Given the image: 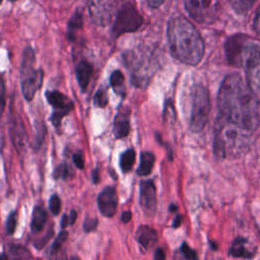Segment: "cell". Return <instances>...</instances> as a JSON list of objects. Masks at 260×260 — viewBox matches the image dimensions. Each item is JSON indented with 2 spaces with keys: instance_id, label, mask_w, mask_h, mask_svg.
Segmentation results:
<instances>
[{
  "instance_id": "cell-40",
  "label": "cell",
  "mask_w": 260,
  "mask_h": 260,
  "mask_svg": "<svg viewBox=\"0 0 260 260\" xmlns=\"http://www.w3.org/2000/svg\"><path fill=\"white\" fill-rule=\"evenodd\" d=\"M130 219H131V213H130V211H125V212H123V214H122V220H123L124 222H128Z\"/></svg>"
},
{
  "instance_id": "cell-41",
  "label": "cell",
  "mask_w": 260,
  "mask_h": 260,
  "mask_svg": "<svg viewBox=\"0 0 260 260\" xmlns=\"http://www.w3.org/2000/svg\"><path fill=\"white\" fill-rule=\"evenodd\" d=\"M165 253L162 252L161 249H157L156 250V253H155V258L156 259H165Z\"/></svg>"
},
{
  "instance_id": "cell-39",
  "label": "cell",
  "mask_w": 260,
  "mask_h": 260,
  "mask_svg": "<svg viewBox=\"0 0 260 260\" xmlns=\"http://www.w3.org/2000/svg\"><path fill=\"white\" fill-rule=\"evenodd\" d=\"M91 178H92V182H93L94 184L99 183V181H100V177H99V171H98L96 169L92 171V173H91Z\"/></svg>"
},
{
  "instance_id": "cell-24",
  "label": "cell",
  "mask_w": 260,
  "mask_h": 260,
  "mask_svg": "<svg viewBox=\"0 0 260 260\" xmlns=\"http://www.w3.org/2000/svg\"><path fill=\"white\" fill-rule=\"evenodd\" d=\"M9 252L12 255V257L16 259H30L32 257L29 251L20 245L11 244L9 246Z\"/></svg>"
},
{
  "instance_id": "cell-9",
  "label": "cell",
  "mask_w": 260,
  "mask_h": 260,
  "mask_svg": "<svg viewBox=\"0 0 260 260\" xmlns=\"http://www.w3.org/2000/svg\"><path fill=\"white\" fill-rule=\"evenodd\" d=\"M87 7L92 22L106 26L113 21L118 11V0H87Z\"/></svg>"
},
{
  "instance_id": "cell-3",
  "label": "cell",
  "mask_w": 260,
  "mask_h": 260,
  "mask_svg": "<svg viewBox=\"0 0 260 260\" xmlns=\"http://www.w3.org/2000/svg\"><path fill=\"white\" fill-rule=\"evenodd\" d=\"M225 53L231 64L245 68L247 84L260 100V46L245 36L237 35L228 40Z\"/></svg>"
},
{
  "instance_id": "cell-4",
  "label": "cell",
  "mask_w": 260,
  "mask_h": 260,
  "mask_svg": "<svg viewBox=\"0 0 260 260\" xmlns=\"http://www.w3.org/2000/svg\"><path fill=\"white\" fill-rule=\"evenodd\" d=\"M248 130L219 116L215 125L214 152L217 156L234 158L246 152L252 136Z\"/></svg>"
},
{
  "instance_id": "cell-8",
  "label": "cell",
  "mask_w": 260,
  "mask_h": 260,
  "mask_svg": "<svg viewBox=\"0 0 260 260\" xmlns=\"http://www.w3.org/2000/svg\"><path fill=\"white\" fill-rule=\"evenodd\" d=\"M184 3L189 15L201 23L213 21L219 11L218 0H184Z\"/></svg>"
},
{
  "instance_id": "cell-31",
  "label": "cell",
  "mask_w": 260,
  "mask_h": 260,
  "mask_svg": "<svg viewBox=\"0 0 260 260\" xmlns=\"http://www.w3.org/2000/svg\"><path fill=\"white\" fill-rule=\"evenodd\" d=\"M45 134H46V127H45L44 123H40L39 127L37 128V138L35 140V147L36 148L41 147V145L44 141Z\"/></svg>"
},
{
  "instance_id": "cell-19",
  "label": "cell",
  "mask_w": 260,
  "mask_h": 260,
  "mask_svg": "<svg viewBox=\"0 0 260 260\" xmlns=\"http://www.w3.org/2000/svg\"><path fill=\"white\" fill-rule=\"evenodd\" d=\"M83 25V13H82V9L77 8L74 13L72 14L71 18L69 19L68 23H67V32L66 36L68 38V40L70 41H74L75 39V34L78 29H80Z\"/></svg>"
},
{
  "instance_id": "cell-23",
  "label": "cell",
  "mask_w": 260,
  "mask_h": 260,
  "mask_svg": "<svg viewBox=\"0 0 260 260\" xmlns=\"http://www.w3.org/2000/svg\"><path fill=\"white\" fill-rule=\"evenodd\" d=\"M256 0H229L232 7L238 13H245L252 8Z\"/></svg>"
},
{
  "instance_id": "cell-35",
  "label": "cell",
  "mask_w": 260,
  "mask_h": 260,
  "mask_svg": "<svg viewBox=\"0 0 260 260\" xmlns=\"http://www.w3.org/2000/svg\"><path fill=\"white\" fill-rule=\"evenodd\" d=\"M254 28L258 35H260V6L257 9L255 19H254Z\"/></svg>"
},
{
  "instance_id": "cell-37",
  "label": "cell",
  "mask_w": 260,
  "mask_h": 260,
  "mask_svg": "<svg viewBox=\"0 0 260 260\" xmlns=\"http://www.w3.org/2000/svg\"><path fill=\"white\" fill-rule=\"evenodd\" d=\"M68 216H69V225H71V224H73L75 222L76 217H77V213H76V211L74 209H72Z\"/></svg>"
},
{
  "instance_id": "cell-11",
  "label": "cell",
  "mask_w": 260,
  "mask_h": 260,
  "mask_svg": "<svg viewBox=\"0 0 260 260\" xmlns=\"http://www.w3.org/2000/svg\"><path fill=\"white\" fill-rule=\"evenodd\" d=\"M140 205L147 215L154 214L156 210V190L150 180L140 183Z\"/></svg>"
},
{
  "instance_id": "cell-10",
  "label": "cell",
  "mask_w": 260,
  "mask_h": 260,
  "mask_svg": "<svg viewBox=\"0 0 260 260\" xmlns=\"http://www.w3.org/2000/svg\"><path fill=\"white\" fill-rule=\"evenodd\" d=\"M9 132L15 149L18 152H22L23 150H25L27 144V134L23 122L17 113H14L11 116L9 122Z\"/></svg>"
},
{
  "instance_id": "cell-14",
  "label": "cell",
  "mask_w": 260,
  "mask_h": 260,
  "mask_svg": "<svg viewBox=\"0 0 260 260\" xmlns=\"http://www.w3.org/2000/svg\"><path fill=\"white\" fill-rule=\"evenodd\" d=\"M230 254L234 257L252 258L255 254V249L251 246V244L246 239L238 238L232 243Z\"/></svg>"
},
{
  "instance_id": "cell-2",
  "label": "cell",
  "mask_w": 260,
  "mask_h": 260,
  "mask_svg": "<svg viewBox=\"0 0 260 260\" xmlns=\"http://www.w3.org/2000/svg\"><path fill=\"white\" fill-rule=\"evenodd\" d=\"M168 40L172 54L188 65L198 64L204 55V43L196 27L186 18L176 16L168 23Z\"/></svg>"
},
{
  "instance_id": "cell-12",
  "label": "cell",
  "mask_w": 260,
  "mask_h": 260,
  "mask_svg": "<svg viewBox=\"0 0 260 260\" xmlns=\"http://www.w3.org/2000/svg\"><path fill=\"white\" fill-rule=\"evenodd\" d=\"M98 205L103 215L112 217L116 213L118 206V195L116 189L112 186L106 187L98 197Z\"/></svg>"
},
{
  "instance_id": "cell-21",
  "label": "cell",
  "mask_w": 260,
  "mask_h": 260,
  "mask_svg": "<svg viewBox=\"0 0 260 260\" xmlns=\"http://www.w3.org/2000/svg\"><path fill=\"white\" fill-rule=\"evenodd\" d=\"M110 82H111V86L114 88V90L118 94L124 95V93H125V77L121 71H119V70L114 71L111 74Z\"/></svg>"
},
{
  "instance_id": "cell-5",
  "label": "cell",
  "mask_w": 260,
  "mask_h": 260,
  "mask_svg": "<svg viewBox=\"0 0 260 260\" xmlns=\"http://www.w3.org/2000/svg\"><path fill=\"white\" fill-rule=\"evenodd\" d=\"M36 54L31 47L23 50L20 66V85L24 99L29 102L34 99L36 92L42 87L44 79L43 69H35Z\"/></svg>"
},
{
  "instance_id": "cell-13",
  "label": "cell",
  "mask_w": 260,
  "mask_h": 260,
  "mask_svg": "<svg viewBox=\"0 0 260 260\" xmlns=\"http://www.w3.org/2000/svg\"><path fill=\"white\" fill-rule=\"evenodd\" d=\"M48 103L54 108L55 111L65 112L69 114L73 109V102L64 93L58 90H47L45 93Z\"/></svg>"
},
{
  "instance_id": "cell-34",
  "label": "cell",
  "mask_w": 260,
  "mask_h": 260,
  "mask_svg": "<svg viewBox=\"0 0 260 260\" xmlns=\"http://www.w3.org/2000/svg\"><path fill=\"white\" fill-rule=\"evenodd\" d=\"M182 253H183V255H184L186 258H188V259H196V258H197L196 253H195L193 250H191V248L188 247L185 243H184L183 246H182Z\"/></svg>"
},
{
  "instance_id": "cell-6",
  "label": "cell",
  "mask_w": 260,
  "mask_h": 260,
  "mask_svg": "<svg viewBox=\"0 0 260 260\" xmlns=\"http://www.w3.org/2000/svg\"><path fill=\"white\" fill-rule=\"evenodd\" d=\"M143 23V17L138 11L134 0H123L117 11L116 19L112 28V35L115 38L125 32L137 30Z\"/></svg>"
},
{
  "instance_id": "cell-16",
  "label": "cell",
  "mask_w": 260,
  "mask_h": 260,
  "mask_svg": "<svg viewBox=\"0 0 260 260\" xmlns=\"http://www.w3.org/2000/svg\"><path fill=\"white\" fill-rule=\"evenodd\" d=\"M129 130H130L129 113L126 112V110L120 111L114 121V134L116 138H123L128 135Z\"/></svg>"
},
{
  "instance_id": "cell-25",
  "label": "cell",
  "mask_w": 260,
  "mask_h": 260,
  "mask_svg": "<svg viewBox=\"0 0 260 260\" xmlns=\"http://www.w3.org/2000/svg\"><path fill=\"white\" fill-rule=\"evenodd\" d=\"M67 236H68V232H67V231H62V232H60V233L58 234L57 238L55 239L54 243H53L52 246H51V249H50V253H51V254H55V253H57V252L61 249L63 243H64V242L66 241V239H67Z\"/></svg>"
},
{
  "instance_id": "cell-30",
  "label": "cell",
  "mask_w": 260,
  "mask_h": 260,
  "mask_svg": "<svg viewBox=\"0 0 260 260\" xmlns=\"http://www.w3.org/2000/svg\"><path fill=\"white\" fill-rule=\"evenodd\" d=\"M6 105V87L3 77L0 75V116L2 115Z\"/></svg>"
},
{
  "instance_id": "cell-43",
  "label": "cell",
  "mask_w": 260,
  "mask_h": 260,
  "mask_svg": "<svg viewBox=\"0 0 260 260\" xmlns=\"http://www.w3.org/2000/svg\"><path fill=\"white\" fill-rule=\"evenodd\" d=\"M0 259H7V256H5V255H0Z\"/></svg>"
},
{
  "instance_id": "cell-22",
  "label": "cell",
  "mask_w": 260,
  "mask_h": 260,
  "mask_svg": "<svg viewBox=\"0 0 260 260\" xmlns=\"http://www.w3.org/2000/svg\"><path fill=\"white\" fill-rule=\"evenodd\" d=\"M135 161V151L132 148L124 151L120 157V167L124 173H128L132 170Z\"/></svg>"
},
{
  "instance_id": "cell-17",
  "label": "cell",
  "mask_w": 260,
  "mask_h": 260,
  "mask_svg": "<svg viewBox=\"0 0 260 260\" xmlns=\"http://www.w3.org/2000/svg\"><path fill=\"white\" fill-rule=\"evenodd\" d=\"M136 238L142 247L148 249L156 243L157 234L153 229L147 225H141L136 233Z\"/></svg>"
},
{
  "instance_id": "cell-44",
  "label": "cell",
  "mask_w": 260,
  "mask_h": 260,
  "mask_svg": "<svg viewBox=\"0 0 260 260\" xmlns=\"http://www.w3.org/2000/svg\"><path fill=\"white\" fill-rule=\"evenodd\" d=\"M9 1H11V2H14V1H16V0H9Z\"/></svg>"
},
{
  "instance_id": "cell-32",
  "label": "cell",
  "mask_w": 260,
  "mask_h": 260,
  "mask_svg": "<svg viewBox=\"0 0 260 260\" xmlns=\"http://www.w3.org/2000/svg\"><path fill=\"white\" fill-rule=\"evenodd\" d=\"M72 159H73V162H74V165L76 166L77 169L82 170L84 168V157H83V154L80 150L73 153Z\"/></svg>"
},
{
  "instance_id": "cell-1",
  "label": "cell",
  "mask_w": 260,
  "mask_h": 260,
  "mask_svg": "<svg viewBox=\"0 0 260 260\" xmlns=\"http://www.w3.org/2000/svg\"><path fill=\"white\" fill-rule=\"evenodd\" d=\"M219 116L248 130L260 125V100L238 74L228 75L218 91Z\"/></svg>"
},
{
  "instance_id": "cell-20",
  "label": "cell",
  "mask_w": 260,
  "mask_h": 260,
  "mask_svg": "<svg viewBox=\"0 0 260 260\" xmlns=\"http://www.w3.org/2000/svg\"><path fill=\"white\" fill-rule=\"evenodd\" d=\"M154 164V156L151 152L145 151L141 153L140 165L137 169V174L139 176H147L151 173Z\"/></svg>"
},
{
  "instance_id": "cell-7",
  "label": "cell",
  "mask_w": 260,
  "mask_h": 260,
  "mask_svg": "<svg viewBox=\"0 0 260 260\" xmlns=\"http://www.w3.org/2000/svg\"><path fill=\"white\" fill-rule=\"evenodd\" d=\"M191 104L192 109L190 117V128L194 132L202 131L208 121L210 112L209 94L204 86L195 85L193 87Z\"/></svg>"
},
{
  "instance_id": "cell-38",
  "label": "cell",
  "mask_w": 260,
  "mask_h": 260,
  "mask_svg": "<svg viewBox=\"0 0 260 260\" xmlns=\"http://www.w3.org/2000/svg\"><path fill=\"white\" fill-rule=\"evenodd\" d=\"M69 225V216L67 214H64L61 219V228L65 229Z\"/></svg>"
},
{
  "instance_id": "cell-42",
  "label": "cell",
  "mask_w": 260,
  "mask_h": 260,
  "mask_svg": "<svg viewBox=\"0 0 260 260\" xmlns=\"http://www.w3.org/2000/svg\"><path fill=\"white\" fill-rule=\"evenodd\" d=\"M180 223H181V216L179 215V216H177V218H176V222H174V226L177 228V226L180 225Z\"/></svg>"
},
{
  "instance_id": "cell-18",
  "label": "cell",
  "mask_w": 260,
  "mask_h": 260,
  "mask_svg": "<svg viewBox=\"0 0 260 260\" xmlns=\"http://www.w3.org/2000/svg\"><path fill=\"white\" fill-rule=\"evenodd\" d=\"M47 211L42 205H36L32 210L30 230L32 233H39L43 230L45 223L47 222Z\"/></svg>"
},
{
  "instance_id": "cell-33",
  "label": "cell",
  "mask_w": 260,
  "mask_h": 260,
  "mask_svg": "<svg viewBox=\"0 0 260 260\" xmlns=\"http://www.w3.org/2000/svg\"><path fill=\"white\" fill-rule=\"evenodd\" d=\"M98 225V219L96 218H86L83 222V230L88 233L92 232L96 229Z\"/></svg>"
},
{
  "instance_id": "cell-26",
  "label": "cell",
  "mask_w": 260,
  "mask_h": 260,
  "mask_svg": "<svg viewBox=\"0 0 260 260\" xmlns=\"http://www.w3.org/2000/svg\"><path fill=\"white\" fill-rule=\"evenodd\" d=\"M68 176H69V167L65 162L58 165L53 172V178L56 180H59V179L65 180L68 178Z\"/></svg>"
},
{
  "instance_id": "cell-36",
  "label": "cell",
  "mask_w": 260,
  "mask_h": 260,
  "mask_svg": "<svg viewBox=\"0 0 260 260\" xmlns=\"http://www.w3.org/2000/svg\"><path fill=\"white\" fill-rule=\"evenodd\" d=\"M146 2L148 3V5H149L150 7L156 8V7L160 6V5L165 2V0H146Z\"/></svg>"
},
{
  "instance_id": "cell-28",
  "label": "cell",
  "mask_w": 260,
  "mask_h": 260,
  "mask_svg": "<svg viewBox=\"0 0 260 260\" xmlns=\"http://www.w3.org/2000/svg\"><path fill=\"white\" fill-rule=\"evenodd\" d=\"M93 102L96 107H101V108L106 107L108 104V95L106 90L103 88L99 89L93 96Z\"/></svg>"
},
{
  "instance_id": "cell-27",
  "label": "cell",
  "mask_w": 260,
  "mask_h": 260,
  "mask_svg": "<svg viewBox=\"0 0 260 260\" xmlns=\"http://www.w3.org/2000/svg\"><path fill=\"white\" fill-rule=\"evenodd\" d=\"M49 208L54 215H58L61 211V199L57 194H53L49 199Z\"/></svg>"
},
{
  "instance_id": "cell-29",
  "label": "cell",
  "mask_w": 260,
  "mask_h": 260,
  "mask_svg": "<svg viewBox=\"0 0 260 260\" xmlns=\"http://www.w3.org/2000/svg\"><path fill=\"white\" fill-rule=\"evenodd\" d=\"M16 223H17V211L12 210L9 213V215L7 217V221H6V230L9 235H12L15 232Z\"/></svg>"
},
{
  "instance_id": "cell-45",
  "label": "cell",
  "mask_w": 260,
  "mask_h": 260,
  "mask_svg": "<svg viewBox=\"0 0 260 260\" xmlns=\"http://www.w3.org/2000/svg\"><path fill=\"white\" fill-rule=\"evenodd\" d=\"M2 1H3V0H0V4H1V3H2Z\"/></svg>"
},
{
  "instance_id": "cell-15",
  "label": "cell",
  "mask_w": 260,
  "mask_h": 260,
  "mask_svg": "<svg viewBox=\"0 0 260 260\" xmlns=\"http://www.w3.org/2000/svg\"><path fill=\"white\" fill-rule=\"evenodd\" d=\"M91 74H92V65L89 62H87L86 60H82L77 64L75 68V75H76V79L79 84V87L81 88L82 91H85L89 83Z\"/></svg>"
}]
</instances>
